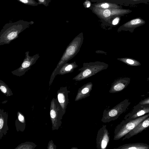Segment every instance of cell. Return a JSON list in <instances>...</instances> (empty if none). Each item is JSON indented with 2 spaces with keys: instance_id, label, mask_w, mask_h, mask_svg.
<instances>
[{
  "instance_id": "obj_17",
  "label": "cell",
  "mask_w": 149,
  "mask_h": 149,
  "mask_svg": "<svg viewBox=\"0 0 149 149\" xmlns=\"http://www.w3.org/2000/svg\"><path fill=\"white\" fill-rule=\"evenodd\" d=\"M78 66L75 62L71 63H65L59 68L56 73V75L57 74L63 75L72 72Z\"/></svg>"
},
{
  "instance_id": "obj_10",
  "label": "cell",
  "mask_w": 149,
  "mask_h": 149,
  "mask_svg": "<svg viewBox=\"0 0 149 149\" xmlns=\"http://www.w3.org/2000/svg\"><path fill=\"white\" fill-rule=\"evenodd\" d=\"M149 113V104L134 106L132 111L125 116L124 119L128 121L134 119Z\"/></svg>"
},
{
  "instance_id": "obj_32",
  "label": "cell",
  "mask_w": 149,
  "mask_h": 149,
  "mask_svg": "<svg viewBox=\"0 0 149 149\" xmlns=\"http://www.w3.org/2000/svg\"><path fill=\"white\" fill-rule=\"evenodd\" d=\"M147 80H149V77L147 79Z\"/></svg>"
},
{
  "instance_id": "obj_26",
  "label": "cell",
  "mask_w": 149,
  "mask_h": 149,
  "mask_svg": "<svg viewBox=\"0 0 149 149\" xmlns=\"http://www.w3.org/2000/svg\"><path fill=\"white\" fill-rule=\"evenodd\" d=\"M18 120L20 122L25 124V121L24 117L20 112H17Z\"/></svg>"
},
{
  "instance_id": "obj_20",
  "label": "cell",
  "mask_w": 149,
  "mask_h": 149,
  "mask_svg": "<svg viewBox=\"0 0 149 149\" xmlns=\"http://www.w3.org/2000/svg\"><path fill=\"white\" fill-rule=\"evenodd\" d=\"M117 60L131 66H137L141 65L139 61L134 59L128 58H118Z\"/></svg>"
},
{
  "instance_id": "obj_23",
  "label": "cell",
  "mask_w": 149,
  "mask_h": 149,
  "mask_svg": "<svg viewBox=\"0 0 149 149\" xmlns=\"http://www.w3.org/2000/svg\"><path fill=\"white\" fill-rule=\"evenodd\" d=\"M36 145L32 142H26L19 145L15 149H32L35 148Z\"/></svg>"
},
{
  "instance_id": "obj_22",
  "label": "cell",
  "mask_w": 149,
  "mask_h": 149,
  "mask_svg": "<svg viewBox=\"0 0 149 149\" xmlns=\"http://www.w3.org/2000/svg\"><path fill=\"white\" fill-rule=\"evenodd\" d=\"M121 2L125 4L127 6L129 5H134L140 3L146 4L149 2V0H120Z\"/></svg>"
},
{
  "instance_id": "obj_11",
  "label": "cell",
  "mask_w": 149,
  "mask_h": 149,
  "mask_svg": "<svg viewBox=\"0 0 149 149\" xmlns=\"http://www.w3.org/2000/svg\"><path fill=\"white\" fill-rule=\"evenodd\" d=\"M145 23L146 21L140 17L134 18L120 26L118 31L120 32L122 31H129L132 33L135 29L143 25Z\"/></svg>"
},
{
  "instance_id": "obj_15",
  "label": "cell",
  "mask_w": 149,
  "mask_h": 149,
  "mask_svg": "<svg viewBox=\"0 0 149 149\" xmlns=\"http://www.w3.org/2000/svg\"><path fill=\"white\" fill-rule=\"evenodd\" d=\"M93 84L88 82L82 86L78 90L75 101H78L90 96V93L92 90Z\"/></svg>"
},
{
  "instance_id": "obj_25",
  "label": "cell",
  "mask_w": 149,
  "mask_h": 149,
  "mask_svg": "<svg viewBox=\"0 0 149 149\" xmlns=\"http://www.w3.org/2000/svg\"><path fill=\"white\" fill-rule=\"evenodd\" d=\"M52 0H38V5H43L46 7L48 6Z\"/></svg>"
},
{
  "instance_id": "obj_2",
  "label": "cell",
  "mask_w": 149,
  "mask_h": 149,
  "mask_svg": "<svg viewBox=\"0 0 149 149\" xmlns=\"http://www.w3.org/2000/svg\"><path fill=\"white\" fill-rule=\"evenodd\" d=\"M83 35L81 33L75 37L67 46L51 75L49 82L50 86L52 84L61 66L72 59L78 53L83 44Z\"/></svg>"
},
{
  "instance_id": "obj_4",
  "label": "cell",
  "mask_w": 149,
  "mask_h": 149,
  "mask_svg": "<svg viewBox=\"0 0 149 149\" xmlns=\"http://www.w3.org/2000/svg\"><path fill=\"white\" fill-rule=\"evenodd\" d=\"M149 116L148 113L134 120L127 121L124 119L116 127L113 140H117L123 137Z\"/></svg>"
},
{
  "instance_id": "obj_24",
  "label": "cell",
  "mask_w": 149,
  "mask_h": 149,
  "mask_svg": "<svg viewBox=\"0 0 149 149\" xmlns=\"http://www.w3.org/2000/svg\"><path fill=\"white\" fill-rule=\"evenodd\" d=\"M26 5L33 6H37L38 5V2L35 0H16Z\"/></svg>"
},
{
  "instance_id": "obj_29",
  "label": "cell",
  "mask_w": 149,
  "mask_h": 149,
  "mask_svg": "<svg viewBox=\"0 0 149 149\" xmlns=\"http://www.w3.org/2000/svg\"><path fill=\"white\" fill-rule=\"evenodd\" d=\"M120 16H117L113 20L112 24L113 25L117 24L119 22L120 19Z\"/></svg>"
},
{
  "instance_id": "obj_3",
  "label": "cell",
  "mask_w": 149,
  "mask_h": 149,
  "mask_svg": "<svg viewBox=\"0 0 149 149\" xmlns=\"http://www.w3.org/2000/svg\"><path fill=\"white\" fill-rule=\"evenodd\" d=\"M108 67L107 64L99 61L84 63L83 67L78 70L80 72L72 79L76 81H81L107 69Z\"/></svg>"
},
{
  "instance_id": "obj_5",
  "label": "cell",
  "mask_w": 149,
  "mask_h": 149,
  "mask_svg": "<svg viewBox=\"0 0 149 149\" xmlns=\"http://www.w3.org/2000/svg\"><path fill=\"white\" fill-rule=\"evenodd\" d=\"M130 104L128 99H125L112 108L104 110L101 121L106 123L117 119L120 115L127 110Z\"/></svg>"
},
{
  "instance_id": "obj_6",
  "label": "cell",
  "mask_w": 149,
  "mask_h": 149,
  "mask_svg": "<svg viewBox=\"0 0 149 149\" xmlns=\"http://www.w3.org/2000/svg\"><path fill=\"white\" fill-rule=\"evenodd\" d=\"M50 116L52 130H58L62 124V119L65 114L57 98H53L51 102Z\"/></svg>"
},
{
  "instance_id": "obj_9",
  "label": "cell",
  "mask_w": 149,
  "mask_h": 149,
  "mask_svg": "<svg viewBox=\"0 0 149 149\" xmlns=\"http://www.w3.org/2000/svg\"><path fill=\"white\" fill-rule=\"evenodd\" d=\"M107 125H103L98 130L96 138V147L98 149H105L109 143V133Z\"/></svg>"
},
{
  "instance_id": "obj_21",
  "label": "cell",
  "mask_w": 149,
  "mask_h": 149,
  "mask_svg": "<svg viewBox=\"0 0 149 149\" xmlns=\"http://www.w3.org/2000/svg\"><path fill=\"white\" fill-rule=\"evenodd\" d=\"M0 89L6 95L9 96L13 95L12 91L8 86L2 81L0 80Z\"/></svg>"
},
{
  "instance_id": "obj_1",
  "label": "cell",
  "mask_w": 149,
  "mask_h": 149,
  "mask_svg": "<svg viewBox=\"0 0 149 149\" xmlns=\"http://www.w3.org/2000/svg\"><path fill=\"white\" fill-rule=\"evenodd\" d=\"M34 23L33 21L20 20L5 24L0 32V45L9 44L17 38L20 33Z\"/></svg>"
},
{
  "instance_id": "obj_28",
  "label": "cell",
  "mask_w": 149,
  "mask_h": 149,
  "mask_svg": "<svg viewBox=\"0 0 149 149\" xmlns=\"http://www.w3.org/2000/svg\"><path fill=\"white\" fill-rule=\"evenodd\" d=\"M56 146L54 145L52 140H51L49 142L47 149H56Z\"/></svg>"
},
{
  "instance_id": "obj_13",
  "label": "cell",
  "mask_w": 149,
  "mask_h": 149,
  "mask_svg": "<svg viewBox=\"0 0 149 149\" xmlns=\"http://www.w3.org/2000/svg\"><path fill=\"white\" fill-rule=\"evenodd\" d=\"M130 81L128 78H120L115 80L111 85L109 92L115 93L122 91L128 86Z\"/></svg>"
},
{
  "instance_id": "obj_19",
  "label": "cell",
  "mask_w": 149,
  "mask_h": 149,
  "mask_svg": "<svg viewBox=\"0 0 149 149\" xmlns=\"http://www.w3.org/2000/svg\"><path fill=\"white\" fill-rule=\"evenodd\" d=\"M94 7L103 9L121 8L122 7L116 4L107 2L98 3L94 5Z\"/></svg>"
},
{
  "instance_id": "obj_7",
  "label": "cell",
  "mask_w": 149,
  "mask_h": 149,
  "mask_svg": "<svg viewBox=\"0 0 149 149\" xmlns=\"http://www.w3.org/2000/svg\"><path fill=\"white\" fill-rule=\"evenodd\" d=\"M93 11L97 15L108 22L110 21L112 17L122 16L132 11L129 9L122 8L103 9L95 7L93 8Z\"/></svg>"
},
{
  "instance_id": "obj_18",
  "label": "cell",
  "mask_w": 149,
  "mask_h": 149,
  "mask_svg": "<svg viewBox=\"0 0 149 149\" xmlns=\"http://www.w3.org/2000/svg\"><path fill=\"white\" fill-rule=\"evenodd\" d=\"M114 149H149V145L142 143H130L123 145Z\"/></svg>"
},
{
  "instance_id": "obj_12",
  "label": "cell",
  "mask_w": 149,
  "mask_h": 149,
  "mask_svg": "<svg viewBox=\"0 0 149 149\" xmlns=\"http://www.w3.org/2000/svg\"><path fill=\"white\" fill-rule=\"evenodd\" d=\"M70 93L67 86L61 87L57 92L58 100L64 113L69 103L68 94Z\"/></svg>"
},
{
  "instance_id": "obj_8",
  "label": "cell",
  "mask_w": 149,
  "mask_h": 149,
  "mask_svg": "<svg viewBox=\"0 0 149 149\" xmlns=\"http://www.w3.org/2000/svg\"><path fill=\"white\" fill-rule=\"evenodd\" d=\"M29 52L25 53V57L21 66L17 69L12 71V74L15 76L21 77L24 75L26 72L31 68L39 58L40 56L37 54L32 56L29 55Z\"/></svg>"
},
{
  "instance_id": "obj_14",
  "label": "cell",
  "mask_w": 149,
  "mask_h": 149,
  "mask_svg": "<svg viewBox=\"0 0 149 149\" xmlns=\"http://www.w3.org/2000/svg\"><path fill=\"white\" fill-rule=\"evenodd\" d=\"M149 127V116L141 121L133 130L126 134L123 139V141L129 139L134 136L141 132Z\"/></svg>"
},
{
  "instance_id": "obj_16",
  "label": "cell",
  "mask_w": 149,
  "mask_h": 149,
  "mask_svg": "<svg viewBox=\"0 0 149 149\" xmlns=\"http://www.w3.org/2000/svg\"><path fill=\"white\" fill-rule=\"evenodd\" d=\"M0 138L7 133L8 128L7 125L8 114L3 109L0 110Z\"/></svg>"
},
{
  "instance_id": "obj_30",
  "label": "cell",
  "mask_w": 149,
  "mask_h": 149,
  "mask_svg": "<svg viewBox=\"0 0 149 149\" xmlns=\"http://www.w3.org/2000/svg\"><path fill=\"white\" fill-rule=\"evenodd\" d=\"M85 2V6H86L87 8H88L90 6L91 3H90V2H89L88 1H86Z\"/></svg>"
},
{
  "instance_id": "obj_27",
  "label": "cell",
  "mask_w": 149,
  "mask_h": 149,
  "mask_svg": "<svg viewBox=\"0 0 149 149\" xmlns=\"http://www.w3.org/2000/svg\"><path fill=\"white\" fill-rule=\"evenodd\" d=\"M137 104L139 105L149 104V97L141 100Z\"/></svg>"
},
{
  "instance_id": "obj_31",
  "label": "cell",
  "mask_w": 149,
  "mask_h": 149,
  "mask_svg": "<svg viewBox=\"0 0 149 149\" xmlns=\"http://www.w3.org/2000/svg\"><path fill=\"white\" fill-rule=\"evenodd\" d=\"M71 149H78V148L76 147H72Z\"/></svg>"
}]
</instances>
